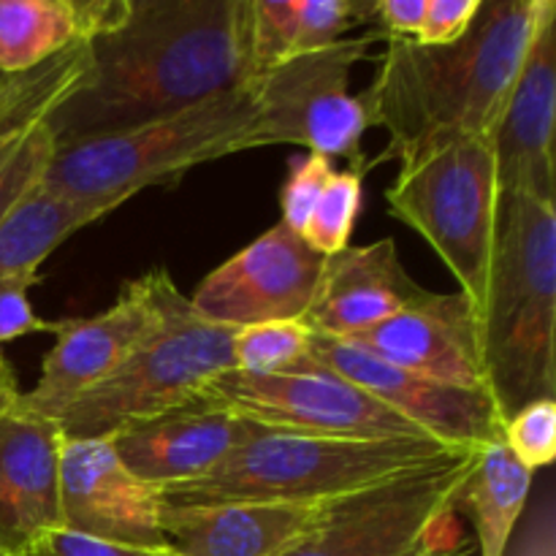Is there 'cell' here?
Wrapping results in <instances>:
<instances>
[{
    "instance_id": "6da1fadb",
    "label": "cell",
    "mask_w": 556,
    "mask_h": 556,
    "mask_svg": "<svg viewBox=\"0 0 556 556\" xmlns=\"http://www.w3.org/2000/svg\"><path fill=\"white\" fill-rule=\"evenodd\" d=\"M49 112L58 152L177 114L253 79L250 0H125Z\"/></svg>"
},
{
    "instance_id": "7a4b0ae2",
    "label": "cell",
    "mask_w": 556,
    "mask_h": 556,
    "mask_svg": "<svg viewBox=\"0 0 556 556\" xmlns=\"http://www.w3.org/2000/svg\"><path fill=\"white\" fill-rule=\"evenodd\" d=\"M554 0H483L470 30L448 47L383 38L375 79L362 92L369 128L389 134L380 161L416 166L462 139H489Z\"/></svg>"
},
{
    "instance_id": "3957f363",
    "label": "cell",
    "mask_w": 556,
    "mask_h": 556,
    "mask_svg": "<svg viewBox=\"0 0 556 556\" xmlns=\"http://www.w3.org/2000/svg\"><path fill=\"white\" fill-rule=\"evenodd\" d=\"M486 389L503 424L556 396V204L503 195L481 307Z\"/></svg>"
},
{
    "instance_id": "277c9868",
    "label": "cell",
    "mask_w": 556,
    "mask_h": 556,
    "mask_svg": "<svg viewBox=\"0 0 556 556\" xmlns=\"http://www.w3.org/2000/svg\"><path fill=\"white\" fill-rule=\"evenodd\" d=\"M250 424V421H248ZM432 438H320L250 424L242 443L199 481L161 489L166 505H320L451 454Z\"/></svg>"
},
{
    "instance_id": "5b68a950",
    "label": "cell",
    "mask_w": 556,
    "mask_h": 556,
    "mask_svg": "<svg viewBox=\"0 0 556 556\" xmlns=\"http://www.w3.org/2000/svg\"><path fill=\"white\" fill-rule=\"evenodd\" d=\"M255 114V87L244 81L155 123L65 147L43 188L114 212L144 188H174L204 163L253 150Z\"/></svg>"
},
{
    "instance_id": "8992f818",
    "label": "cell",
    "mask_w": 556,
    "mask_h": 556,
    "mask_svg": "<svg viewBox=\"0 0 556 556\" xmlns=\"http://www.w3.org/2000/svg\"><path fill=\"white\" fill-rule=\"evenodd\" d=\"M237 329L204 318L157 269V324L117 369L79 396L58 429L63 440H112L166 413L195 405L220 375L233 372Z\"/></svg>"
},
{
    "instance_id": "52a82bcc",
    "label": "cell",
    "mask_w": 556,
    "mask_h": 556,
    "mask_svg": "<svg viewBox=\"0 0 556 556\" xmlns=\"http://www.w3.org/2000/svg\"><path fill=\"white\" fill-rule=\"evenodd\" d=\"M389 212L427 239L481 318L497 231L500 190L489 139H462L400 168Z\"/></svg>"
},
{
    "instance_id": "ba28073f",
    "label": "cell",
    "mask_w": 556,
    "mask_h": 556,
    "mask_svg": "<svg viewBox=\"0 0 556 556\" xmlns=\"http://www.w3.org/2000/svg\"><path fill=\"white\" fill-rule=\"evenodd\" d=\"M478 451H451L324 505L318 525L282 556H424L459 514Z\"/></svg>"
},
{
    "instance_id": "9c48e42d",
    "label": "cell",
    "mask_w": 556,
    "mask_h": 556,
    "mask_svg": "<svg viewBox=\"0 0 556 556\" xmlns=\"http://www.w3.org/2000/svg\"><path fill=\"white\" fill-rule=\"evenodd\" d=\"M378 30L362 38H342L320 52L302 54L255 76L258 114L253 150L275 144L304 147L313 155L356 161L369 114L362 96L351 92V71L369 54Z\"/></svg>"
},
{
    "instance_id": "30bf717a",
    "label": "cell",
    "mask_w": 556,
    "mask_h": 556,
    "mask_svg": "<svg viewBox=\"0 0 556 556\" xmlns=\"http://www.w3.org/2000/svg\"><path fill=\"white\" fill-rule=\"evenodd\" d=\"M195 405L231 413L255 427L320 438H429L313 358L291 372H226L206 386Z\"/></svg>"
},
{
    "instance_id": "8fae6325",
    "label": "cell",
    "mask_w": 556,
    "mask_h": 556,
    "mask_svg": "<svg viewBox=\"0 0 556 556\" xmlns=\"http://www.w3.org/2000/svg\"><path fill=\"white\" fill-rule=\"evenodd\" d=\"M309 358L351 380L380 405L456 451H483L503 440V416L486 389H459L427 375L400 369L345 340L313 334Z\"/></svg>"
},
{
    "instance_id": "7c38bea8",
    "label": "cell",
    "mask_w": 556,
    "mask_h": 556,
    "mask_svg": "<svg viewBox=\"0 0 556 556\" xmlns=\"http://www.w3.org/2000/svg\"><path fill=\"white\" fill-rule=\"evenodd\" d=\"M155 324L157 269L125 282L103 313L52 324V351L43 356L38 383L22 391L16 410L58 421L85 391L109 378Z\"/></svg>"
},
{
    "instance_id": "4fadbf2b",
    "label": "cell",
    "mask_w": 556,
    "mask_h": 556,
    "mask_svg": "<svg viewBox=\"0 0 556 556\" xmlns=\"http://www.w3.org/2000/svg\"><path fill=\"white\" fill-rule=\"evenodd\" d=\"M326 255L277 223L199 282L190 304L228 329L304 320Z\"/></svg>"
},
{
    "instance_id": "5bb4252c",
    "label": "cell",
    "mask_w": 556,
    "mask_h": 556,
    "mask_svg": "<svg viewBox=\"0 0 556 556\" xmlns=\"http://www.w3.org/2000/svg\"><path fill=\"white\" fill-rule=\"evenodd\" d=\"M161 514V492L139 481L119 462L112 440H63V530L125 546L166 548Z\"/></svg>"
},
{
    "instance_id": "9a60e30c",
    "label": "cell",
    "mask_w": 556,
    "mask_h": 556,
    "mask_svg": "<svg viewBox=\"0 0 556 556\" xmlns=\"http://www.w3.org/2000/svg\"><path fill=\"white\" fill-rule=\"evenodd\" d=\"M556 117V14L548 16L530 43L489 134L497 190L503 195H532L556 201L554 166Z\"/></svg>"
},
{
    "instance_id": "2e32d148",
    "label": "cell",
    "mask_w": 556,
    "mask_h": 556,
    "mask_svg": "<svg viewBox=\"0 0 556 556\" xmlns=\"http://www.w3.org/2000/svg\"><path fill=\"white\" fill-rule=\"evenodd\" d=\"M345 342L400 369L459 389H486L481 358V318L470 299L434 293ZM489 391V389H486Z\"/></svg>"
},
{
    "instance_id": "e0dca14e",
    "label": "cell",
    "mask_w": 556,
    "mask_h": 556,
    "mask_svg": "<svg viewBox=\"0 0 556 556\" xmlns=\"http://www.w3.org/2000/svg\"><path fill=\"white\" fill-rule=\"evenodd\" d=\"M427 296V288L407 275L394 239H378L326 258L304 326L318 337L348 340Z\"/></svg>"
},
{
    "instance_id": "ac0fdd59",
    "label": "cell",
    "mask_w": 556,
    "mask_h": 556,
    "mask_svg": "<svg viewBox=\"0 0 556 556\" xmlns=\"http://www.w3.org/2000/svg\"><path fill=\"white\" fill-rule=\"evenodd\" d=\"M63 434L49 418L14 410L0 421V552L25 556L60 516Z\"/></svg>"
},
{
    "instance_id": "d6986e66",
    "label": "cell",
    "mask_w": 556,
    "mask_h": 556,
    "mask_svg": "<svg viewBox=\"0 0 556 556\" xmlns=\"http://www.w3.org/2000/svg\"><path fill=\"white\" fill-rule=\"evenodd\" d=\"M231 413L190 405L114 434L119 462L152 489L199 481L223 465L248 434Z\"/></svg>"
},
{
    "instance_id": "ffe728a7",
    "label": "cell",
    "mask_w": 556,
    "mask_h": 556,
    "mask_svg": "<svg viewBox=\"0 0 556 556\" xmlns=\"http://www.w3.org/2000/svg\"><path fill=\"white\" fill-rule=\"evenodd\" d=\"M324 505H166L161 527L177 556H282L315 525Z\"/></svg>"
},
{
    "instance_id": "44dd1931",
    "label": "cell",
    "mask_w": 556,
    "mask_h": 556,
    "mask_svg": "<svg viewBox=\"0 0 556 556\" xmlns=\"http://www.w3.org/2000/svg\"><path fill=\"white\" fill-rule=\"evenodd\" d=\"M125 0H0V74L20 76L90 41Z\"/></svg>"
},
{
    "instance_id": "7402d4cb",
    "label": "cell",
    "mask_w": 556,
    "mask_h": 556,
    "mask_svg": "<svg viewBox=\"0 0 556 556\" xmlns=\"http://www.w3.org/2000/svg\"><path fill=\"white\" fill-rule=\"evenodd\" d=\"M375 0H250V71L255 76L342 41L369 25Z\"/></svg>"
},
{
    "instance_id": "603a6c76",
    "label": "cell",
    "mask_w": 556,
    "mask_h": 556,
    "mask_svg": "<svg viewBox=\"0 0 556 556\" xmlns=\"http://www.w3.org/2000/svg\"><path fill=\"white\" fill-rule=\"evenodd\" d=\"M106 206L71 201L41 185L0 220V280L38 277L43 261L79 228L103 220Z\"/></svg>"
},
{
    "instance_id": "cb8c5ba5",
    "label": "cell",
    "mask_w": 556,
    "mask_h": 556,
    "mask_svg": "<svg viewBox=\"0 0 556 556\" xmlns=\"http://www.w3.org/2000/svg\"><path fill=\"white\" fill-rule=\"evenodd\" d=\"M532 476L505 443L478 451V462L459 494V510L470 516L476 527L481 556H505L516 521L530 500Z\"/></svg>"
},
{
    "instance_id": "d4e9b609",
    "label": "cell",
    "mask_w": 556,
    "mask_h": 556,
    "mask_svg": "<svg viewBox=\"0 0 556 556\" xmlns=\"http://www.w3.org/2000/svg\"><path fill=\"white\" fill-rule=\"evenodd\" d=\"M309 342H313V331L304 326V320H277V324L237 329L233 372H291L309 358Z\"/></svg>"
},
{
    "instance_id": "484cf974",
    "label": "cell",
    "mask_w": 556,
    "mask_h": 556,
    "mask_svg": "<svg viewBox=\"0 0 556 556\" xmlns=\"http://www.w3.org/2000/svg\"><path fill=\"white\" fill-rule=\"evenodd\" d=\"M362 195L364 168H348V172L334 168L299 237L326 258L351 248L353 228H356L358 210H362Z\"/></svg>"
},
{
    "instance_id": "4316f807",
    "label": "cell",
    "mask_w": 556,
    "mask_h": 556,
    "mask_svg": "<svg viewBox=\"0 0 556 556\" xmlns=\"http://www.w3.org/2000/svg\"><path fill=\"white\" fill-rule=\"evenodd\" d=\"M503 443L527 470L548 467L556 456V400H538L503 424Z\"/></svg>"
},
{
    "instance_id": "83f0119b",
    "label": "cell",
    "mask_w": 556,
    "mask_h": 556,
    "mask_svg": "<svg viewBox=\"0 0 556 556\" xmlns=\"http://www.w3.org/2000/svg\"><path fill=\"white\" fill-rule=\"evenodd\" d=\"M331 172H334V166H331L329 157L313 155V152H307L304 157L293 161L286 185H282L280 190L282 226L291 228L293 233L304 231L309 215H313L315 201H318L320 193H324Z\"/></svg>"
},
{
    "instance_id": "f1b7e54d",
    "label": "cell",
    "mask_w": 556,
    "mask_h": 556,
    "mask_svg": "<svg viewBox=\"0 0 556 556\" xmlns=\"http://www.w3.org/2000/svg\"><path fill=\"white\" fill-rule=\"evenodd\" d=\"M38 277H9L0 280V345L20 337L38 334V331H52V324L38 318L30 304V288Z\"/></svg>"
},
{
    "instance_id": "f546056e",
    "label": "cell",
    "mask_w": 556,
    "mask_h": 556,
    "mask_svg": "<svg viewBox=\"0 0 556 556\" xmlns=\"http://www.w3.org/2000/svg\"><path fill=\"white\" fill-rule=\"evenodd\" d=\"M481 5L483 0H427L424 25L416 41L421 47H448V43H456L470 30Z\"/></svg>"
},
{
    "instance_id": "4dcf8cb0",
    "label": "cell",
    "mask_w": 556,
    "mask_h": 556,
    "mask_svg": "<svg viewBox=\"0 0 556 556\" xmlns=\"http://www.w3.org/2000/svg\"><path fill=\"white\" fill-rule=\"evenodd\" d=\"M25 556H177L172 548H141L125 543L98 541L71 530H52Z\"/></svg>"
},
{
    "instance_id": "1f68e13d",
    "label": "cell",
    "mask_w": 556,
    "mask_h": 556,
    "mask_svg": "<svg viewBox=\"0 0 556 556\" xmlns=\"http://www.w3.org/2000/svg\"><path fill=\"white\" fill-rule=\"evenodd\" d=\"M427 0H375L369 25L383 38H410L416 41L424 25Z\"/></svg>"
},
{
    "instance_id": "d6a6232c",
    "label": "cell",
    "mask_w": 556,
    "mask_h": 556,
    "mask_svg": "<svg viewBox=\"0 0 556 556\" xmlns=\"http://www.w3.org/2000/svg\"><path fill=\"white\" fill-rule=\"evenodd\" d=\"M20 400H22V391H20V380H16L14 367H11L9 358L0 353V421L16 410Z\"/></svg>"
},
{
    "instance_id": "836d02e7",
    "label": "cell",
    "mask_w": 556,
    "mask_h": 556,
    "mask_svg": "<svg viewBox=\"0 0 556 556\" xmlns=\"http://www.w3.org/2000/svg\"><path fill=\"white\" fill-rule=\"evenodd\" d=\"M424 556H465V552H451V548H432Z\"/></svg>"
},
{
    "instance_id": "e575fe53",
    "label": "cell",
    "mask_w": 556,
    "mask_h": 556,
    "mask_svg": "<svg viewBox=\"0 0 556 556\" xmlns=\"http://www.w3.org/2000/svg\"><path fill=\"white\" fill-rule=\"evenodd\" d=\"M11 79H14V76H5V74H0V92H3V87L9 85Z\"/></svg>"
},
{
    "instance_id": "d590c367",
    "label": "cell",
    "mask_w": 556,
    "mask_h": 556,
    "mask_svg": "<svg viewBox=\"0 0 556 556\" xmlns=\"http://www.w3.org/2000/svg\"><path fill=\"white\" fill-rule=\"evenodd\" d=\"M0 556H9V554H3V552H0Z\"/></svg>"
}]
</instances>
